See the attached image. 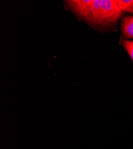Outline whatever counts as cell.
<instances>
[{
    "label": "cell",
    "mask_w": 133,
    "mask_h": 149,
    "mask_svg": "<svg viewBox=\"0 0 133 149\" xmlns=\"http://www.w3.org/2000/svg\"><path fill=\"white\" fill-rule=\"evenodd\" d=\"M118 5L120 10L123 12H127L133 15V0L124 1V0H118Z\"/></svg>",
    "instance_id": "3957f363"
},
{
    "label": "cell",
    "mask_w": 133,
    "mask_h": 149,
    "mask_svg": "<svg viewBox=\"0 0 133 149\" xmlns=\"http://www.w3.org/2000/svg\"><path fill=\"white\" fill-rule=\"evenodd\" d=\"M120 44L125 49V50L127 52L133 62V40L130 41L121 38L120 41Z\"/></svg>",
    "instance_id": "277c9868"
},
{
    "label": "cell",
    "mask_w": 133,
    "mask_h": 149,
    "mask_svg": "<svg viewBox=\"0 0 133 149\" xmlns=\"http://www.w3.org/2000/svg\"><path fill=\"white\" fill-rule=\"evenodd\" d=\"M65 2L78 17L98 31H114L123 14L116 0H70Z\"/></svg>",
    "instance_id": "6da1fadb"
},
{
    "label": "cell",
    "mask_w": 133,
    "mask_h": 149,
    "mask_svg": "<svg viewBox=\"0 0 133 149\" xmlns=\"http://www.w3.org/2000/svg\"><path fill=\"white\" fill-rule=\"evenodd\" d=\"M120 29L124 39L133 38V16H127L122 19Z\"/></svg>",
    "instance_id": "7a4b0ae2"
}]
</instances>
